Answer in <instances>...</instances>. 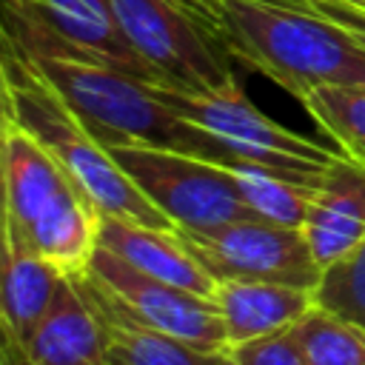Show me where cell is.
Listing matches in <instances>:
<instances>
[{
  "mask_svg": "<svg viewBox=\"0 0 365 365\" xmlns=\"http://www.w3.org/2000/svg\"><path fill=\"white\" fill-rule=\"evenodd\" d=\"M225 51L297 100L319 86H365V46L339 23L274 0H208Z\"/></svg>",
  "mask_w": 365,
  "mask_h": 365,
  "instance_id": "cell-1",
  "label": "cell"
},
{
  "mask_svg": "<svg viewBox=\"0 0 365 365\" xmlns=\"http://www.w3.org/2000/svg\"><path fill=\"white\" fill-rule=\"evenodd\" d=\"M0 177L3 240L80 277L100 245V211L63 165L9 117L0 125Z\"/></svg>",
  "mask_w": 365,
  "mask_h": 365,
  "instance_id": "cell-2",
  "label": "cell"
},
{
  "mask_svg": "<svg viewBox=\"0 0 365 365\" xmlns=\"http://www.w3.org/2000/svg\"><path fill=\"white\" fill-rule=\"evenodd\" d=\"M0 88L3 117L26 128L63 165L71 182L100 214L125 217L157 228H174L131 182L108 148L60 97V91L17 48L6 43L0 57Z\"/></svg>",
  "mask_w": 365,
  "mask_h": 365,
  "instance_id": "cell-3",
  "label": "cell"
},
{
  "mask_svg": "<svg viewBox=\"0 0 365 365\" xmlns=\"http://www.w3.org/2000/svg\"><path fill=\"white\" fill-rule=\"evenodd\" d=\"M17 51L60 91V97L74 108V114L94 131L103 145L145 143L197 154L214 163L228 160V151L208 131L197 128L171 106H165L154 94L148 80L86 57L23 48Z\"/></svg>",
  "mask_w": 365,
  "mask_h": 365,
  "instance_id": "cell-4",
  "label": "cell"
},
{
  "mask_svg": "<svg viewBox=\"0 0 365 365\" xmlns=\"http://www.w3.org/2000/svg\"><path fill=\"white\" fill-rule=\"evenodd\" d=\"M108 6L157 83L185 91L237 83V60L211 31L205 0H108Z\"/></svg>",
  "mask_w": 365,
  "mask_h": 365,
  "instance_id": "cell-5",
  "label": "cell"
},
{
  "mask_svg": "<svg viewBox=\"0 0 365 365\" xmlns=\"http://www.w3.org/2000/svg\"><path fill=\"white\" fill-rule=\"evenodd\" d=\"M151 88L180 117L208 131L228 151V160H251L288 171H325L342 157L336 145H322L262 114L240 80L214 91H185L163 83H151Z\"/></svg>",
  "mask_w": 365,
  "mask_h": 365,
  "instance_id": "cell-6",
  "label": "cell"
},
{
  "mask_svg": "<svg viewBox=\"0 0 365 365\" xmlns=\"http://www.w3.org/2000/svg\"><path fill=\"white\" fill-rule=\"evenodd\" d=\"M106 148L174 231H202L257 217L242 202L228 168L214 160L145 143H114Z\"/></svg>",
  "mask_w": 365,
  "mask_h": 365,
  "instance_id": "cell-7",
  "label": "cell"
},
{
  "mask_svg": "<svg viewBox=\"0 0 365 365\" xmlns=\"http://www.w3.org/2000/svg\"><path fill=\"white\" fill-rule=\"evenodd\" d=\"M3 43L23 51L97 60L157 83L120 31L108 0H3Z\"/></svg>",
  "mask_w": 365,
  "mask_h": 365,
  "instance_id": "cell-8",
  "label": "cell"
},
{
  "mask_svg": "<svg viewBox=\"0 0 365 365\" xmlns=\"http://www.w3.org/2000/svg\"><path fill=\"white\" fill-rule=\"evenodd\" d=\"M77 282L100 302L145 328L211 348H228L214 297L157 279L103 245H97L88 268L77 277Z\"/></svg>",
  "mask_w": 365,
  "mask_h": 365,
  "instance_id": "cell-9",
  "label": "cell"
},
{
  "mask_svg": "<svg viewBox=\"0 0 365 365\" xmlns=\"http://www.w3.org/2000/svg\"><path fill=\"white\" fill-rule=\"evenodd\" d=\"M177 234L217 282L265 279L317 288L322 274L302 228L279 225L262 217H242L217 228Z\"/></svg>",
  "mask_w": 365,
  "mask_h": 365,
  "instance_id": "cell-10",
  "label": "cell"
},
{
  "mask_svg": "<svg viewBox=\"0 0 365 365\" xmlns=\"http://www.w3.org/2000/svg\"><path fill=\"white\" fill-rule=\"evenodd\" d=\"M20 348L31 365H111L100 314L74 277L63 279L51 308Z\"/></svg>",
  "mask_w": 365,
  "mask_h": 365,
  "instance_id": "cell-11",
  "label": "cell"
},
{
  "mask_svg": "<svg viewBox=\"0 0 365 365\" xmlns=\"http://www.w3.org/2000/svg\"><path fill=\"white\" fill-rule=\"evenodd\" d=\"M319 268L365 240V165L342 154L325 168L311 214L302 225Z\"/></svg>",
  "mask_w": 365,
  "mask_h": 365,
  "instance_id": "cell-12",
  "label": "cell"
},
{
  "mask_svg": "<svg viewBox=\"0 0 365 365\" xmlns=\"http://www.w3.org/2000/svg\"><path fill=\"white\" fill-rule=\"evenodd\" d=\"M100 245L157 279L214 297L217 279L205 271V265L191 254L174 228H157L125 217L100 214Z\"/></svg>",
  "mask_w": 365,
  "mask_h": 365,
  "instance_id": "cell-13",
  "label": "cell"
},
{
  "mask_svg": "<svg viewBox=\"0 0 365 365\" xmlns=\"http://www.w3.org/2000/svg\"><path fill=\"white\" fill-rule=\"evenodd\" d=\"M225 345H242L277 331H288L311 305L314 288L265 282V279H222L214 288Z\"/></svg>",
  "mask_w": 365,
  "mask_h": 365,
  "instance_id": "cell-14",
  "label": "cell"
},
{
  "mask_svg": "<svg viewBox=\"0 0 365 365\" xmlns=\"http://www.w3.org/2000/svg\"><path fill=\"white\" fill-rule=\"evenodd\" d=\"M83 294L100 314V322H103V331L108 339L111 365H237L231 348H211V345H200V342H191V339H182L174 334L145 328V325L123 317L111 305L100 302L86 288H83Z\"/></svg>",
  "mask_w": 365,
  "mask_h": 365,
  "instance_id": "cell-15",
  "label": "cell"
},
{
  "mask_svg": "<svg viewBox=\"0 0 365 365\" xmlns=\"http://www.w3.org/2000/svg\"><path fill=\"white\" fill-rule=\"evenodd\" d=\"M54 262L46 257L3 240V294H0V325L3 336L26 342L43 314L51 308L63 279Z\"/></svg>",
  "mask_w": 365,
  "mask_h": 365,
  "instance_id": "cell-16",
  "label": "cell"
},
{
  "mask_svg": "<svg viewBox=\"0 0 365 365\" xmlns=\"http://www.w3.org/2000/svg\"><path fill=\"white\" fill-rule=\"evenodd\" d=\"M220 165H225L228 174L234 177L237 191L251 214L291 228L305 225L325 174V171H288L251 160H225Z\"/></svg>",
  "mask_w": 365,
  "mask_h": 365,
  "instance_id": "cell-17",
  "label": "cell"
},
{
  "mask_svg": "<svg viewBox=\"0 0 365 365\" xmlns=\"http://www.w3.org/2000/svg\"><path fill=\"white\" fill-rule=\"evenodd\" d=\"M299 103L342 154L365 165V86H319Z\"/></svg>",
  "mask_w": 365,
  "mask_h": 365,
  "instance_id": "cell-18",
  "label": "cell"
},
{
  "mask_svg": "<svg viewBox=\"0 0 365 365\" xmlns=\"http://www.w3.org/2000/svg\"><path fill=\"white\" fill-rule=\"evenodd\" d=\"M291 331L308 365H365V328L317 302L291 325Z\"/></svg>",
  "mask_w": 365,
  "mask_h": 365,
  "instance_id": "cell-19",
  "label": "cell"
},
{
  "mask_svg": "<svg viewBox=\"0 0 365 365\" xmlns=\"http://www.w3.org/2000/svg\"><path fill=\"white\" fill-rule=\"evenodd\" d=\"M314 302L365 328V240L322 268Z\"/></svg>",
  "mask_w": 365,
  "mask_h": 365,
  "instance_id": "cell-20",
  "label": "cell"
},
{
  "mask_svg": "<svg viewBox=\"0 0 365 365\" xmlns=\"http://www.w3.org/2000/svg\"><path fill=\"white\" fill-rule=\"evenodd\" d=\"M237 365H308L294 331H277L231 348Z\"/></svg>",
  "mask_w": 365,
  "mask_h": 365,
  "instance_id": "cell-21",
  "label": "cell"
},
{
  "mask_svg": "<svg viewBox=\"0 0 365 365\" xmlns=\"http://www.w3.org/2000/svg\"><path fill=\"white\" fill-rule=\"evenodd\" d=\"M305 9L339 23L365 46V9L362 6H354L348 0H305Z\"/></svg>",
  "mask_w": 365,
  "mask_h": 365,
  "instance_id": "cell-22",
  "label": "cell"
},
{
  "mask_svg": "<svg viewBox=\"0 0 365 365\" xmlns=\"http://www.w3.org/2000/svg\"><path fill=\"white\" fill-rule=\"evenodd\" d=\"M0 365H31V359L26 356V351L14 339L3 336V342H0Z\"/></svg>",
  "mask_w": 365,
  "mask_h": 365,
  "instance_id": "cell-23",
  "label": "cell"
},
{
  "mask_svg": "<svg viewBox=\"0 0 365 365\" xmlns=\"http://www.w3.org/2000/svg\"><path fill=\"white\" fill-rule=\"evenodd\" d=\"M274 3H288V6H302L305 9V0H274Z\"/></svg>",
  "mask_w": 365,
  "mask_h": 365,
  "instance_id": "cell-24",
  "label": "cell"
},
{
  "mask_svg": "<svg viewBox=\"0 0 365 365\" xmlns=\"http://www.w3.org/2000/svg\"><path fill=\"white\" fill-rule=\"evenodd\" d=\"M348 3H354V6H362V9H365V0H348Z\"/></svg>",
  "mask_w": 365,
  "mask_h": 365,
  "instance_id": "cell-25",
  "label": "cell"
}]
</instances>
